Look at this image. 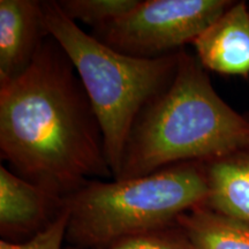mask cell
<instances>
[{"label":"cell","instance_id":"1","mask_svg":"<svg viewBox=\"0 0 249 249\" xmlns=\"http://www.w3.org/2000/svg\"><path fill=\"white\" fill-rule=\"evenodd\" d=\"M58 43L43 39L29 67L0 87V151L18 176L65 198L113 177L88 95Z\"/></svg>","mask_w":249,"mask_h":249},{"label":"cell","instance_id":"2","mask_svg":"<svg viewBox=\"0 0 249 249\" xmlns=\"http://www.w3.org/2000/svg\"><path fill=\"white\" fill-rule=\"evenodd\" d=\"M249 145V119L226 104L194 55L180 51L173 80L134 124L117 179L220 158Z\"/></svg>","mask_w":249,"mask_h":249},{"label":"cell","instance_id":"3","mask_svg":"<svg viewBox=\"0 0 249 249\" xmlns=\"http://www.w3.org/2000/svg\"><path fill=\"white\" fill-rule=\"evenodd\" d=\"M209 196L204 163L176 164L144 177L89 180L64 198L65 240L75 249H107L118 242L177 226Z\"/></svg>","mask_w":249,"mask_h":249},{"label":"cell","instance_id":"4","mask_svg":"<svg viewBox=\"0 0 249 249\" xmlns=\"http://www.w3.org/2000/svg\"><path fill=\"white\" fill-rule=\"evenodd\" d=\"M43 27L70 59L101 124L107 163L117 179L136 120L173 80L180 51L157 58L118 52L82 30L58 1H42Z\"/></svg>","mask_w":249,"mask_h":249},{"label":"cell","instance_id":"5","mask_svg":"<svg viewBox=\"0 0 249 249\" xmlns=\"http://www.w3.org/2000/svg\"><path fill=\"white\" fill-rule=\"evenodd\" d=\"M234 1L144 0L128 13L93 30L92 36L121 53L157 58L194 42Z\"/></svg>","mask_w":249,"mask_h":249},{"label":"cell","instance_id":"6","mask_svg":"<svg viewBox=\"0 0 249 249\" xmlns=\"http://www.w3.org/2000/svg\"><path fill=\"white\" fill-rule=\"evenodd\" d=\"M64 198L28 181L4 165L0 166V233L2 240L17 242L36 235L58 216Z\"/></svg>","mask_w":249,"mask_h":249},{"label":"cell","instance_id":"7","mask_svg":"<svg viewBox=\"0 0 249 249\" xmlns=\"http://www.w3.org/2000/svg\"><path fill=\"white\" fill-rule=\"evenodd\" d=\"M193 44L205 70L223 75H249V9L234 1Z\"/></svg>","mask_w":249,"mask_h":249},{"label":"cell","instance_id":"8","mask_svg":"<svg viewBox=\"0 0 249 249\" xmlns=\"http://www.w3.org/2000/svg\"><path fill=\"white\" fill-rule=\"evenodd\" d=\"M43 35L42 1L0 0V87L29 67Z\"/></svg>","mask_w":249,"mask_h":249},{"label":"cell","instance_id":"9","mask_svg":"<svg viewBox=\"0 0 249 249\" xmlns=\"http://www.w3.org/2000/svg\"><path fill=\"white\" fill-rule=\"evenodd\" d=\"M204 166L209 187L205 207L249 223V145Z\"/></svg>","mask_w":249,"mask_h":249},{"label":"cell","instance_id":"10","mask_svg":"<svg viewBox=\"0 0 249 249\" xmlns=\"http://www.w3.org/2000/svg\"><path fill=\"white\" fill-rule=\"evenodd\" d=\"M177 225L194 249H249V223L205 205L183 213Z\"/></svg>","mask_w":249,"mask_h":249},{"label":"cell","instance_id":"11","mask_svg":"<svg viewBox=\"0 0 249 249\" xmlns=\"http://www.w3.org/2000/svg\"><path fill=\"white\" fill-rule=\"evenodd\" d=\"M138 2L139 0H61L58 4L74 22L81 21L95 30L128 13Z\"/></svg>","mask_w":249,"mask_h":249},{"label":"cell","instance_id":"12","mask_svg":"<svg viewBox=\"0 0 249 249\" xmlns=\"http://www.w3.org/2000/svg\"><path fill=\"white\" fill-rule=\"evenodd\" d=\"M66 249H75L68 247ZM107 249H194L178 225L120 241Z\"/></svg>","mask_w":249,"mask_h":249},{"label":"cell","instance_id":"13","mask_svg":"<svg viewBox=\"0 0 249 249\" xmlns=\"http://www.w3.org/2000/svg\"><path fill=\"white\" fill-rule=\"evenodd\" d=\"M68 210L62 207L57 217L49 226L23 242L0 241V249H62V241L66 236Z\"/></svg>","mask_w":249,"mask_h":249}]
</instances>
